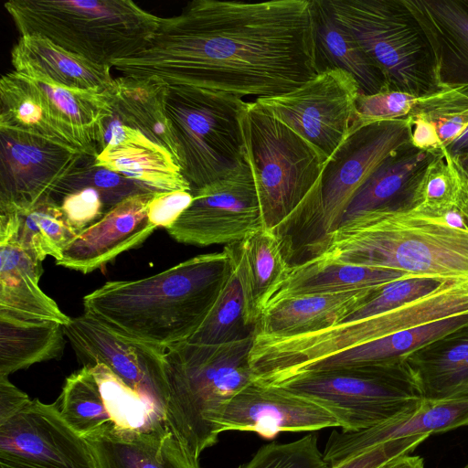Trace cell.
Here are the masks:
<instances>
[{
  "instance_id": "4316f807",
  "label": "cell",
  "mask_w": 468,
  "mask_h": 468,
  "mask_svg": "<svg viewBox=\"0 0 468 468\" xmlns=\"http://www.w3.org/2000/svg\"><path fill=\"white\" fill-rule=\"evenodd\" d=\"M403 360L424 399L468 397V323L413 351Z\"/></svg>"
},
{
  "instance_id": "1f68e13d",
  "label": "cell",
  "mask_w": 468,
  "mask_h": 468,
  "mask_svg": "<svg viewBox=\"0 0 468 468\" xmlns=\"http://www.w3.org/2000/svg\"><path fill=\"white\" fill-rule=\"evenodd\" d=\"M467 323L468 313L399 331L313 362L291 377L310 371L398 361Z\"/></svg>"
},
{
  "instance_id": "5b68a950",
  "label": "cell",
  "mask_w": 468,
  "mask_h": 468,
  "mask_svg": "<svg viewBox=\"0 0 468 468\" xmlns=\"http://www.w3.org/2000/svg\"><path fill=\"white\" fill-rule=\"evenodd\" d=\"M253 338L223 345L184 341L165 353V420L197 461L218 442L216 421L225 404L255 380L250 363Z\"/></svg>"
},
{
  "instance_id": "603a6c76",
  "label": "cell",
  "mask_w": 468,
  "mask_h": 468,
  "mask_svg": "<svg viewBox=\"0 0 468 468\" xmlns=\"http://www.w3.org/2000/svg\"><path fill=\"white\" fill-rule=\"evenodd\" d=\"M239 282L249 325L256 324L291 268L278 238L263 226L242 240L226 245Z\"/></svg>"
},
{
  "instance_id": "f907efd6",
  "label": "cell",
  "mask_w": 468,
  "mask_h": 468,
  "mask_svg": "<svg viewBox=\"0 0 468 468\" xmlns=\"http://www.w3.org/2000/svg\"><path fill=\"white\" fill-rule=\"evenodd\" d=\"M456 157H457L460 165H462V167L463 168V170L465 171V173L468 176V153H464Z\"/></svg>"
},
{
  "instance_id": "6da1fadb",
  "label": "cell",
  "mask_w": 468,
  "mask_h": 468,
  "mask_svg": "<svg viewBox=\"0 0 468 468\" xmlns=\"http://www.w3.org/2000/svg\"><path fill=\"white\" fill-rule=\"evenodd\" d=\"M111 67L242 99L289 92L319 73L314 0H194Z\"/></svg>"
},
{
  "instance_id": "e575fe53",
  "label": "cell",
  "mask_w": 468,
  "mask_h": 468,
  "mask_svg": "<svg viewBox=\"0 0 468 468\" xmlns=\"http://www.w3.org/2000/svg\"><path fill=\"white\" fill-rule=\"evenodd\" d=\"M433 156L410 146L389 158L357 190L342 221L376 209H406L416 179Z\"/></svg>"
},
{
  "instance_id": "8992f818",
  "label": "cell",
  "mask_w": 468,
  "mask_h": 468,
  "mask_svg": "<svg viewBox=\"0 0 468 468\" xmlns=\"http://www.w3.org/2000/svg\"><path fill=\"white\" fill-rule=\"evenodd\" d=\"M4 6L20 36L43 37L110 67L143 50L162 18L129 0H10Z\"/></svg>"
},
{
  "instance_id": "e0dca14e",
  "label": "cell",
  "mask_w": 468,
  "mask_h": 468,
  "mask_svg": "<svg viewBox=\"0 0 468 468\" xmlns=\"http://www.w3.org/2000/svg\"><path fill=\"white\" fill-rule=\"evenodd\" d=\"M216 426L219 434L250 431L271 440L281 432L318 431L341 425L322 405L281 387L253 381L225 404Z\"/></svg>"
},
{
  "instance_id": "d6a6232c",
  "label": "cell",
  "mask_w": 468,
  "mask_h": 468,
  "mask_svg": "<svg viewBox=\"0 0 468 468\" xmlns=\"http://www.w3.org/2000/svg\"><path fill=\"white\" fill-rule=\"evenodd\" d=\"M406 209L433 218L459 213L468 228V176L445 146L423 167Z\"/></svg>"
},
{
  "instance_id": "60d3db41",
  "label": "cell",
  "mask_w": 468,
  "mask_h": 468,
  "mask_svg": "<svg viewBox=\"0 0 468 468\" xmlns=\"http://www.w3.org/2000/svg\"><path fill=\"white\" fill-rule=\"evenodd\" d=\"M429 94L414 95L389 88L374 94L360 93L356 100L357 120L352 132L375 122L406 118L427 101Z\"/></svg>"
},
{
  "instance_id": "f6af8a7d",
  "label": "cell",
  "mask_w": 468,
  "mask_h": 468,
  "mask_svg": "<svg viewBox=\"0 0 468 468\" xmlns=\"http://www.w3.org/2000/svg\"><path fill=\"white\" fill-rule=\"evenodd\" d=\"M408 118L411 125V145L414 148L435 154L444 147L432 122L416 112Z\"/></svg>"
},
{
  "instance_id": "f35d334b",
  "label": "cell",
  "mask_w": 468,
  "mask_h": 468,
  "mask_svg": "<svg viewBox=\"0 0 468 468\" xmlns=\"http://www.w3.org/2000/svg\"><path fill=\"white\" fill-rule=\"evenodd\" d=\"M445 281L447 280L428 276H410L392 281L378 288L340 323L353 322L392 311L434 292Z\"/></svg>"
},
{
  "instance_id": "30bf717a",
  "label": "cell",
  "mask_w": 468,
  "mask_h": 468,
  "mask_svg": "<svg viewBox=\"0 0 468 468\" xmlns=\"http://www.w3.org/2000/svg\"><path fill=\"white\" fill-rule=\"evenodd\" d=\"M360 87L341 69L320 71L298 88L253 101L300 134L327 160L352 132L357 120Z\"/></svg>"
},
{
  "instance_id": "d6986e66",
  "label": "cell",
  "mask_w": 468,
  "mask_h": 468,
  "mask_svg": "<svg viewBox=\"0 0 468 468\" xmlns=\"http://www.w3.org/2000/svg\"><path fill=\"white\" fill-rule=\"evenodd\" d=\"M468 426V397L423 399L412 411L357 431H333L323 452L328 465L342 463L383 442L417 434H436Z\"/></svg>"
},
{
  "instance_id": "bcb514c9",
  "label": "cell",
  "mask_w": 468,
  "mask_h": 468,
  "mask_svg": "<svg viewBox=\"0 0 468 468\" xmlns=\"http://www.w3.org/2000/svg\"><path fill=\"white\" fill-rule=\"evenodd\" d=\"M30 401L28 395L16 388L8 377L0 376V425L18 413Z\"/></svg>"
},
{
  "instance_id": "277c9868",
  "label": "cell",
  "mask_w": 468,
  "mask_h": 468,
  "mask_svg": "<svg viewBox=\"0 0 468 468\" xmlns=\"http://www.w3.org/2000/svg\"><path fill=\"white\" fill-rule=\"evenodd\" d=\"M317 257L468 281V229L409 209H376L342 221L328 234Z\"/></svg>"
},
{
  "instance_id": "f546056e",
  "label": "cell",
  "mask_w": 468,
  "mask_h": 468,
  "mask_svg": "<svg viewBox=\"0 0 468 468\" xmlns=\"http://www.w3.org/2000/svg\"><path fill=\"white\" fill-rule=\"evenodd\" d=\"M78 234L50 197L28 208L0 212V241H13L40 261L48 256L59 261Z\"/></svg>"
},
{
  "instance_id": "8fae6325",
  "label": "cell",
  "mask_w": 468,
  "mask_h": 468,
  "mask_svg": "<svg viewBox=\"0 0 468 468\" xmlns=\"http://www.w3.org/2000/svg\"><path fill=\"white\" fill-rule=\"evenodd\" d=\"M408 117L375 122L348 134L322 174V243L342 222L357 190L389 158L411 145Z\"/></svg>"
},
{
  "instance_id": "3957f363",
  "label": "cell",
  "mask_w": 468,
  "mask_h": 468,
  "mask_svg": "<svg viewBox=\"0 0 468 468\" xmlns=\"http://www.w3.org/2000/svg\"><path fill=\"white\" fill-rule=\"evenodd\" d=\"M232 271L226 250L200 254L146 278L107 282L83 297L84 312L166 350L196 333Z\"/></svg>"
},
{
  "instance_id": "7402d4cb",
  "label": "cell",
  "mask_w": 468,
  "mask_h": 468,
  "mask_svg": "<svg viewBox=\"0 0 468 468\" xmlns=\"http://www.w3.org/2000/svg\"><path fill=\"white\" fill-rule=\"evenodd\" d=\"M95 165L136 181L154 192L191 191L182 168L163 146L128 126L115 128Z\"/></svg>"
},
{
  "instance_id": "c3c4849f",
  "label": "cell",
  "mask_w": 468,
  "mask_h": 468,
  "mask_svg": "<svg viewBox=\"0 0 468 468\" xmlns=\"http://www.w3.org/2000/svg\"><path fill=\"white\" fill-rule=\"evenodd\" d=\"M446 149L454 156L468 153V129L455 141L446 146Z\"/></svg>"
},
{
  "instance_id": "8d00e7d4",
  "label": "cell",
  "mask_w": 468,
  "mask_h": 468,
  "mask_svg": "<svg viewBox=\"0 0 468 468\" xmlns=\"http://www.w3.org/2000/svg\"><path fill=\"white\" fill-rule=\"evenodd\" d=\"M248 324L239 282L232 271L205 321L187 340L198 345H223L254 335Z\"/></svg>"
},
{
  "instance_id": "cb8c5ba5",
  "label": "cell",
  "mask_w": 468,
  "mask_h": 468,
  "mask_svg": "<svg viewBox=\"0 0 468 468\" xmlns=\"http://www.w3.org/2000/svg\"><path fill=\"white\" fill-rule=\"evenodd\" d=\"M86 440L97 468H200L165 420Z\"/></svg>"
},
{
  "instance_id": "83f0119b",
  "label": "cell",
  "mask_w": 468,
  "mask_h": 468,
  "mask_svg": "<svg viewBox=\"0 0 468 468\" xmlns=\"http://www.w3.org/2000/svg\"><path fill=\"white\" fill-rule=\"evenodd\" d=\"M42 261L13 241H0V314L67 325L71 317L39 287Z\"/></svg>"
},
{
  "instance_id": "ffe728a7",
  "label": "cell",
  "mask_w": 468,
  "mask_h": 468,
  "mask_svg": "<svg viewBox=\"0 0 468 468\" xmlns=\"http://www.w3.org/2000/svg\"><path fill=\"white\" fill-rule=\"evenodd\" d=\"M168 87L155 76L123 75L114 79L103 91L106 113L102 123L110 131L120 126L139 131L165 147L180 165L178 146L166 111Z\"/></svg>"
},
{
  "instance_id": "d590c367",
  "label": "cell",
  "mask_w": 468,
  "mask_h": 468,
  "mask_svg": "<svg viewBox=\"0 0 468 468\" xmlns=\"http://www.w3.org/2000/svg\"><path fill=\"white\" fill-rule=\"evenodd\" d=\"M64 324L0 314V376L58 359L65 347Z\"/></svg>"
},
{
  "instance_id": "484cf974",
  "label": "cell",
  "mask_w": 468,
  "mask_h": 468,
  "mask_svg": "<svg viewBox=\"0 0 468 468\" xmlns=\"http://www.w3.org/2000/svg\"><path fill=\"white\" fill-rule=\"evenodd\" d=\"M377 289L278 300L265 307L256 324L254 335L287 337L329 327L340 323Z\"/></svg>"
},
{
  "instance_id": "d4e9b609",
  "label": "cell",
  "mask_w": 468,
  "mask_h": 468,
  "mask_svg": "<svg viewBox=\"0 0 468 468\" xmlns=\"http://www.w3.org/2000/svg\"><path fill=\"white\" fill-rule=\"evenodd\" d=\"M15 71L61 87L102 92L114 79L108 65L69 52L37 35L20 36L11 50Z\"/></svg>"
},
{
  "instance_id": "f1b7e54d",
  "label": "cell",
  "mask_w": 468,
  "mask_h": 468,
  "mask_svg": "<svg viewBox=\"0 0 468 468\" xmlns=\"http://www.w3.org/2000/svg\"><path fill=\"white\" fill-rule=\"evenodd\" d=\"M410 276L415 275L402 271L372 268L315 257L291 267L268 304L288 297L378 288Z\"/></svg>"
},
{
  "instance_id": "ba28073f",
  "label": "cell",
  "mask_w": 468,
  "mask_h": 468,
  "mask_svg": "<svg viewBox=\"0 0 468 468\" xmlns=\"http://www.w3.org/2000/svg\"><path fill=\"white\" fill-rule=\"evenodd\" d=\"M242 99L186 85H169L166 111L180 165L191 191L225 177L245 160Z\"/></svg>"
},
{
  "instance_id": "ee69618b",
  "label": "cell",
  "mask_w": 468,
  "mask_h": 468,
  "mask_svg": "<svg viewBox=\"0 0 468 468\" xmlns=\"http://www.w3.org/2000/svg\"><path fill=\"white\" fill-rule=\"evenodd\" d=\"M193 200L191 191L157 193L149 204L148 218L156 228H171Z\"/></svg>"
},
{
  "instance_id": "ac0fdd59",
  "label": "cell",
  "mask_w": 468,
  "mask_h": 468,
  "mask_svg": "<svg viewBox=\"0 0 468 468\" xmlns=\"http://www.w3.org/2000/svg\"><path fill=\"white\" fill-rule=\"evenodd\" d=\"M157 193L132 196L118 203L80 231L56 264L87 274L140 246L157 229L148 218L149 204Z\"/></svg>"
},
{
  "instance_id": "7a4b0ae2",
  "label": "cell",
  "mask_w": 468,
  "mask_h": 468,
  "mask_svg": "<svg viewBox=\"0 0 468 468\" xmlns=\"http://www.w3.org/2000/svg\"><path fill=\"white\" fill-rule=\"evenodd\" d=\"M245 158L262 226L280 240L291 267L312 259L322 243V174L327 157L254 101L241 112Z\"/></svg>"
},
{
  "instance_id": "681fc988",
  "label": "cell",
  "mask_w": 468,
  "mask_h": 468,
  "mask_svg": "<svg viewBox=\"0 0 468 468\" xmlns=\"http://www.w3.org/2000/svg\"><path fill=\"white\" fill-rule=\"evenodd\" d=\"M0 468H35L29 465L18 463L16 462L0 459Z\"/></svg>"
},
{
  "instance_id": "836d02e7",
  "label": "cell",
  "mask_w": 468,
  "mask_h": 468,
  "mask_svg": "<svg viewBox=\"0 0 468 468\" xmlns=\"http://www.w3.org/2000/svg\"><path fill=\"white\" fill-rule=\"evenodd\" d=\"M0 109V127L38 135L80 151L56 120L31 78L15 70L3 75Z\"/></svg>"
},
{
  "instance_id": "2e32d148",
  "label": "cell",
  "mask_w": 468,
  "mask_h": 468,
  "mask_svg": "<svg viewBox=\"0 0 468 468\" xmlns=\"http://www.w3.org/2000/svg\"><path fill=\"white\" fill-rule=\"evenodd\" d=\"M0 459L35 468H97L88 441L64 420L57 401L38 399L0 425Z\"/></svg>"
},
{
  "instance_id": "44dd1931",
  "label": "cell",
  "mask_w": 468,
  "mask_h": 468,
  "mask_svg": "<svg viewBox=\"0 0 468 468\" xmlns=\"http://www.w3.org/2000/svg\"><path fill=\"white\" fill-rule=\"evenodd\" d=\"M403 1L429 44L437 87L468 84V2Z\"/></svg>"
},
{
  "instance_id": "9a60e30c",
  "label": "cell",
  "mask_w": 468,
  "mask_h": 468,
  "mask_svg": "<svg viewBox=\"0 0 468 468\" xmlns=\"http://www.w3.org/2000/svg\"><path fill=\"white\" fill-rule=\"evenodd\" d=\"M0 212L48 198L83 153L52 140L0 127Z\"/></svg>"
},
{
  "instance_id": "4dcf8cb0",
  "label": "cell",
  "mask_w": 468,
  "mask_h": 468,
  "mask_svg": "<svg viewBox=\"0 0 468 468\" xmlns=\"http://www.w3.org/2000/svg\"><path fill=\"white\" fill-rule=\"evenodd\" d=\"M314 15L319 72L329 69L347 71L357 80L362 94H374L389 88L381 69L353 35L332 16L323 0H314Z\"/></svg>"
},
{
  "instance_id": "52a82bcc",
  "label": "cell",
  "mask_w": 468,
  "mask_h": 468,
  "mask_svg": "<svg viewBox=\"0 0 468 468\" xmlns=\"http://www.w3.org/2000/svg\"><path fill=\"white\" fill-rule=\"evenodd\" d=\"M274 386L322 405L344 431L375 427L414 410L424 399L403 358L304 372Z\"/></svg>"
},
{
  "instance_id": "ab89813d",
  "label": "cell",
  "mask_w": 468,
  "mask_h": 468,
  "mask_svg": "<svg viewBox=\"0 0 468 468\" xmlns=\"http://www.w3.org/2000/svg\"><path fill=\"white\" fill-rule=\"evenodd\" d=\"M238 468H331L324 461L315 433L291 442L272 441L261 446Z\"/></svg>"
},
{
  "instance_id": "b9f144b4",
  "label": "cell",
  "mask_w": 468,
  "mask_h": 468,
  "mask_svg": "<svg viewBox=\"0 0 468 468\" xmlns=\"http://www.w3.org/2000/svg\"><path fill=\"white\" fill-rule=\"evenodd\" d=\"M59 206L69 224L78 233L107 213L100 193L92 187H85L67 195Z\"/></svg>"
},
{
  "instance_id": "7c38bea8",
  "label": "cell",
  "mask_w": 468,
  "mask_h": 468,
  "mask_svg": "<svg viewBox=\"0 0 468 468\" xmlns=\"http://www.w3.org/2000/svg\"><path fill=\"white\" fill-rule=\"evenodd\" d=\"M64 328L82 367L105 366L165 418V350L127 336L86 312L71 317Z\"/></svg>"
},
{
  "instance_id": "7dc6e473",
  "label": "cell",
  "mask_w": 468,
  "mask_h": 468,
  "mask_svg": "<svg viewBox=\"0 0 468 468\" xmlns=\"http://www.w3.org/2000/svg\"><path fill=\"white\" fill-rule=\"evenodd\" d=\"M381 468H424V460L419 455L406 454L394 459Z\"/></svg>"
},
{
  "instance_id": "74e56055",
  "label": "cell",
  "mask_w": 468,
  "mask_h": 468,
  "mask_svg": "<svg viewBox=\"0 0 468 468\" xmlns=\"http://www.w3.org/2000/svg\"><path fill=\"white\" fill-rule=\"evenodd\" d=\"M95 158L84 154L71 172L58 183L49 197L59 205L67 195L85 187H92L100 193L108 212L129 197L154 192L136 181L105 167L97 166Z\"/></svg>"
},
{
  "instance_id": "9c48e42d",
  "label": "cell",
  "mask_w": 468,
  "mask_h": 468,
  "mask_svg": "<svg viewBox=\"0 0 468 468\" xmlns=\"http://www.w3.org/2000/svg\"><path fill=\"white\" fill-rule=\"evenodd\" d=\"M323 2L381 69L390 89L424 95L438 88L429 44L403 0Z\"/></svg>"
},
{
  "instance_id": "4fadbf2b",
  "label": "cell",
  "mask_w": 468,
  "mask_h": 468,
  "mask_svg": "<svg viewBox=\"0 0 468 468\" xmlns=\"http://www.w3.org/2000/svg\"><path fill=\"white\" fill-rule=\"evenodd\" d=\"M57 403L64 420L85 439L165 420L103 365L81 367L70 374Z\"/></svg>"
},
{
  "instance_id": "5bb4252c",
  "label": "cell",
  "mask_w": 468,
  "mask_h": 468,
  "mask_svg": "<svg viewBox=\"0 0 468 468\" xmlns=\"http://www.w3.org/2000/svg\"><path fill=\"white\" fill-rule=\"evenodd\" d=\"M193 200L167 230L198 247L232 244L262 227L252 172L246 158L230 174L191 191Z\"/></svg>"
},
{
  "instance_id": "7bdbcfd3",
  "label": "cell",
  "mask_w": 468,
  "mask_h": 468,
  "mask_svg": "<svg viewBox=\"0 0 468 468\" xmlns=\"http://www.w3.org/2000/svg\"><path fill=\"white\" fill-rule=\"evenodd\" d=\"M430 436L429 434H417L388 441L332 468H381L398 457L411 453Z\"/></svg>"
}]
</instances>
